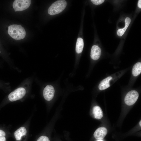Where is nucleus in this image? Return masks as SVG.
<instances>
[{
    "label": "nucleus",
    "instance_id": "1",
    "mask_svg": "<svg viewBox=\"0 0 141 141\" xmlns=\"http://www.w3.org/2000/svg\"><path fill=\"white\" fill-rule=\"evenodd\" d=\"M28 92L27 86L24 85L17 88L5 97L0 104V108L9 103L22 99L27 95Z\"/></svg>",
    "mask_w": 141,
    "mask_h": 141
},
{
    "label": "nucleus",
    "instance_id": "2",
    "mask_svg": "<svg viewBox=\"0 0 141 141\" xmlns=\"http://www.w3.org/2000/svg\"><path fill=\"white\" fill-rule=\"evenodd\" d=\"M8 33L11 37L16 40L24 39L26 35L25 29L20 25L13 24L9 26Z\"/></svg>",
    "mask_w": 141,
    "mask_h": 141
},
{
    "label": "nucleus",
    "instance_id": "3",
    "mask_svg": "<svg viewBox=\"0 0 141 141\" xmlns=\"http://www.w3.org/2000/svg\"><path fill=\"white\" fill-rule=\"evenodd\" d=\"M67 2L65 0H58L53 3L49 7L48 14L51 15H54L62 12L66 8Z\"/></svg>",
    "mask_w": 141,
    "mask_h": 141
},
{
    "label": "nucleus",
    "instance_id": "4",
    "mask_svg": "<svg viewBox=\"0 0 141 141\" xmlns=\"http://www.w3.org/2000/svg\"><path fill=\"white\" fill-rule=\"evenodd\" d=\"M30 0H15L13 4L15 11H21L28 8L30 5Z\"/></svg>",
    "mask_w": 141,
    "mask_h": 141
},
{
    "label": "nucleus",
    "instance_id": "5",
    "mask_svg": "<svg viewBox=\"0 0 141 141\" xmlns=\"http://www.w3.org/2000/svg\"><path fill=\"white\" fill-rule=\"evenodd\" d=\"M29 123L27 122L17 129L14 132V137L17 141H20L22 137L26 136L28 130Z\"/></svg>",
    "mask_w": 141,
    "mask_h": 141
},
{
    "label": "nucleus",
    "instance_id": "6",
    "mask_svg": "<svg viewBox=\"0 0 141 141\" xmlns=\"http://www.w3.org/2000/svg\"><path fill=\"white\" fill-rule=\"evenodd\" d=\"M139 97L138 92L135 90L129 91L125 96L124 101L125 103L128 105H131L134 104Z\"/></svg>",
    "mask_w": 141,
    "mask_h": 141
},
{
    "label": "nucleus",
    "instance_id": "7",
    "mask_svg": "<svg viewBox=\"0 0 141 141\" xmlns=\"http://www.w3.org/2000/svg\"><path fill=\"white\" fill-rule=\"evenodd\" d=\"M55 93V90L53 87L50 85L46 86L43 90V94L45 99L50 101L53 98Z\"/></svg>",
    "mask_w": 141,
    "mask_h": 141
},
{
    "label": "nucleus",
    "instance_id": "8",
    "mask_svg": "<svg viewBox=\"0 0 141 141\" xmlns=\"http://www.w3.org/2000/svg\"><path fill=\"white\" fill-rule=\"evenodd\" d=\"M107 133V128L104 127L98 128L95 131L93 134L94 137L97 139H101L104 138Z\"/></svg>",
    "mask_w": 141,
    "mask_h": 141
},
{
    "label": "nucleus",
    "instance_id": "9",
    "mask_svg": "<svg viewBox=\"0 0 141 141\" xmlns=\"http://www.w3.org/2000/svg\"><path fill=\"white\" fill-rule=\"evenodd\" d=\"M101 50L98 46L94 45L92 47L90 54L91 58L94 60H97L100 57Z\"/></svg>",
    "mask_w": 141,
    "mask_h": 141
},
{
    "label": "nucleus",
    "instance_id": "10",
    "mask_svg": "<svg viewBox=\"0 0 141 141\" xmlns=\"http://www.w3.org/2000/svg\"><path fill=\"white\" fill-rule=\"evenodd\" d=\"M112 78L111 76L108 77L102 80L99 85V89L100 90H103L109 87L110 86L109 81Z\"/></svg>",
    "mask_w": 141,
    "mask_h": 141
},
{
    "label": "nucleus",
    "instance_id": "11",
    "mask_svg": "<svg viewBox=\"0 0 141 141\" xmlns=\"http://www.w3.org/2000/svg\"><path fill=\"white\" fill-rule=\"evenodd\" d=\"M92 113L94 117L97 119H101L103 116L102 110L101 108L98 106H96L93 108Z\"/></svg>",
    "mask_w": 141,
    "mask_h": 141
},
{
    "label": "nucleus",
    "instance_id": "12",
    "mask_svg": "<svg viewBox=\"0 0 141 141\" xmlns=\"http://www.w3.org/2000/svg\"><path fill=\"white\" fill-rule=\"evenodd\" d=\"M141 72V63L137 62L133 66L132 70V73L133 76L136 77L140 74Z\"/></svg>",
    "mask_w": 141,
    "mask_h": 141
},
{
    "label": "nucleus",
    "instance_id": "13",
    "mask_svg": "<svg viewBox=\"0 0 141 141\" xmlns=\"http://www.w3.org/2000/svg\"><path fill=\"white\" fill-rule=\"evenodd\" d=\"M84 45L83 39L80 38H78L77 40L75 48L76 52L77 53H80L82 52Z\"/></svg>",
    "mask_w": 141,
    "mask_h": 141
},
{
    "label": "nucleus",
    "instance_id": "14",
    "mask_svg": "<svg viewBox=\"0 0 141 141\" xmlns=\"http://www.w3.org/2000/svg\"><path fill=\"white\" fill-rule=\"evenodd\" d=\"M131 20L128 17H126L125 19V25L122 29H119L117 31V34L119 36H121L124 33L131 22Z\"/></svg>",
    "mask_w": 141,
    "mask_h": 141
},
{
    "label": "nucleus",
    "instance_id": "15",
    "mask_svg": "<svg viewBox=\"0 0 141 141\" xmlns=\"http://www.w3.org/2000/svg\"><path fill=\"white\" fill-rule=\"evenodd\" d=\"M0 89L5 92L10 91L11 89L9 83L0 80Z\"/></svg>",
    "mask_w": 141,
    "mask_h": 141
},
{
    "label": "nucleus",
    "instance_id": "16",
    "mask_svg": "<svg viewBox=\"0 0 141 141\" xmlns=\"http://www.w3.org/2000/svg\"><path fill=\"white\" fill-rule=\"evenodd\" d=\"M6 127L0 126V141H6L7 130Z\"/></svg>",
    "mask_w": 141,
    "mask_h": 141
},
{
    "label": "nucleus",
    "instance_id": "17",
    "mask_svg": "<svg viewBox=\"0 0 141 141\" xmlns=\"http://www.w3.org/2000/svg\"><path fill=\"white\" fill-rule=\"evenodd\" d=\"M37 141H50L49 138L47 136H40Z\"/></svg>",
    "mask_w": 141,
    "mask_h": 141
},
{
    "label": "nucleus",
    "instance_id": "18",
    "mask_svg": "<svg viewBox=\"0 0 141 141\" xmlns=\"http://www.w3.org/2000/svg\"><path fill=\"white\" fill-rule=\"evenodd\" d=\"M91 2L94 4L96 5H99L103 3L104 0H91Z\"/></svg>",
    "mask_w": 141,
    "mask_h": 141
},
{
    "label": "nucleus",
    "instance_id": "19",
    "mask_svg": "<svg viewBox=\"0 0 141 141\" xmlns=\"http://www.w3.org/2000/svg\"><path fill=\"white\" fill-rule=\"evenodd\" d=\"M138 6L139 8H141V0H139L138 1Z\"/></svg>",
    "mask_w": 141,
    "mask_h": 141
},
{
    "label": "nucleus",
    "instance_id": "20",
    "mask_svg": "<svg viewBox=\"0 0 141 141\" xmlns=\"http://www.w3.org/2000/svg\"><path fill=\"white\" fill-rule=\"evenodd\" d=\"M2 53V51L1 48L0 47V54H1Z\"/></svg>",
    "mask_w": 141,
    "mask_h": 141
},
{
    "label": "nucleus",
    "instance_id": "21",
    "mask_svg": "<svg viewBox=\"0 0 141 141\" xmlns=\"http://www.w3.org/2000/svg\"><path fill=\"white\" fill-rule=\"evenodd\" d=\"M97 141H103L101 139H99L97 140Z\"/></svg>",
    "mask_w": 141,
    "mask_h": 141
},
{
    "label": "nucleus",
    "instance_id": "22",
    "mask_svg": "<svg viewBox=\"0 0 141 141\" xmlns=\"http://www.w3.org/2000/svg\"><path fill=\"white\" fill-rule=\"evenodd\" d=\"M141 121H140L139 122V125H140V126H141Z\"/></svg>",
    "mask_w": 141,
    "mask_h": 141
}]
</instances>
